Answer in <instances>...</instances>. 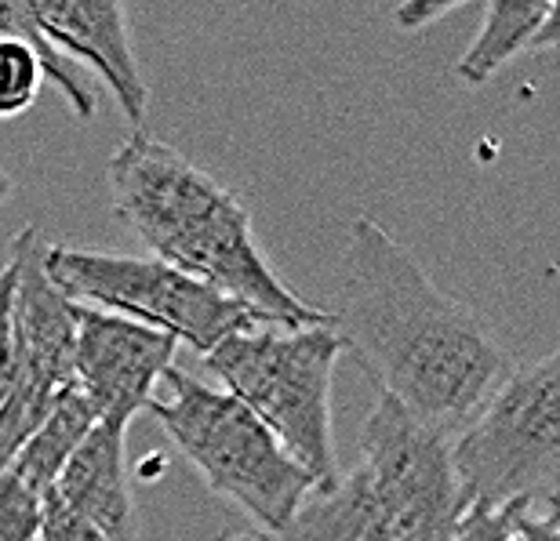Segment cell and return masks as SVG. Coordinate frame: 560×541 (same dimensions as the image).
Masks as SVG:
<instances>
[{
    "mask_svg": "<svg viewBox=\"0 0 560 541\" xmlns=\"http://www.w3.org/2000/svg\"><path fill=\"white\" fill-rule=\"evenodd\" d=\"M335 331L383 397L455 439L510 375L474 309L444 295L372 215L346 230Z\"/></svg>",
    "mask_w": 560,
    "mask_h": 541,
    "instance_id": "cell-1",
    "label": "cell"
},
{
    "mask_svg": "<svg viewBox=\"0 0 560 541\" xmlns=\"http://www.w3.org/2000/svg\"><path fill=\"white\" fill-rule=\"evenodd\" d=\"M106 186L114 219L153 258L262 313L277 327H335L331 313L302 302L273 273L241 197L175 145L145 131L131 134L106 161Z\"/></svg>",
    "mask_w": 560,
    "mask_h": 541,
    "instance_id": "cell-2",
    "label": "cell"
},
{
    "mask_svg": "<svg viewBox=\"0 0 560 541\" xmlns=\"http://www.w3.org/2000/svg\"><path fill=\"white\" fill-rule=\"evenodd\" d=\"M161 386L164 392L150 403L153 422L215 498L230 502L277 538L302 498L317 487L310 472L226 389L208 386L178 364Z\"/></svg>",
    "mask_w": 560,
    "mask_h": 541,
    "instance_id": "cell-3",
    "label": "cell"
},
{
    "mask_svg": "<svg viewBox=\"0 0 560 541\" xmlns=\"http://www.w3.org/2000/svg\"><path fill=\"white\" fill-rule=\"evenodd\" d=\"M346 353L335 327H252L205 356L222 389L241 400L317 487L339 480L331 444V378Z\"/></svg>",
    "mask_w": 560,
    "mask_h": 541,
    "instance_id": "cell-4",
    "label": "cell"
},
{
    "mask_svg": "<svg viewBox=\"0 0 560 541\" xmlns=\"http://www.w3.org/2000/svg\"><path fill=\"white\" fill-rule=\"evenodd\" d=\"M452 461L466 505L502 509L560 494V345L510 371L452 439Z\"/></svg>",
    "mask_w": 560,
    "mask_h": 541,
    "instance_id": "cell-5",
    "label": "cell"
},
{
    "mask_svg": "<svg viewBox=\"0 0 560 541\" xmlns=\"http://www.w3.org/2000/svg\"><path fill=\"white\" fill-rule=\"evenodd\" d=\"M44 273L77 306L153 327L178 345L197 349L200 356H208L230 334L270 324L262 313L219 295L215 287L153 255H109L48 244Z\"/></svg>",
    "mask_w": 560,
    "mask_h": 541,
    "instance_id": "cell-6",
    "label": "cell"
},
{
    "mask_svg": "<svg viewBox=\"0 0 560 541\" xmlns=\"http://www.w3.org/2000/svg\"><path fill=\"white\" fill-rule=\"evenodd\" d=\"M397 541H455L466 513L452 439L378 397L361 425V466Z\"/></svg>",
    "mask_w": 560,
    "mask_h": 541,
    "instance_id": "cell-7",
    "label": "cell"
},
{
    "mask_svg": "<svg viewBox=\"0 0 560 541\" xmlns=\"http://www.w3.org/2000/svg\"><path fill=\"white\" fill-rule=\"evenodd\" d=\"M73 381L103 425L128 430L131 419L150 411L156 386L175 367L178 342L153 327L77 306Z\"/></svg>",
    "mask_w": 560,
    "mask_h": 541,
    "instance_id": "cell-8",
    "label": "cell"
},
{
    "mask_svg": "<svg viewBox=\"0 0 560 541\" xmlns=\"http://www.w3.org/2000/svg\"><path fill=\"white\" fill-rule=\"evenodd\" d=\"M44 247L37 225L11 240V338H15L19 378L44 392L73 386L77 302H70L44 273Z\"/></svg>",
    "mask_w": 560,
    "mask_h": 541,
    "instance_id": "cell-9",
    "label": "cell"
},
{
    "mask_svg": "<svg viewBox=\"0 0 560 541\" xmlns=\"http://www.w3.org/2000/svg\"><path fill=\"white\" fill-rule=\"evenodd\" d=\"M30 11L51 51L103 77L120 117L142 134L150 92L131 48L128 8L120 0H30Z\"/></svg>",
    "mask_w": 560,
    "mask_h": 541,
    "instance_id": "cell-10",
    "label": "cell"
},
{
    "mask_svg": "<svg viewBox=\"0 0 560 541\" xmlns=\"http://www.w3.org/2000/svg\"><path fill=\"white\" fill-rule=\"evenodd\" d=\"M128 430L98 422L55 480V498L84 516L106 541H139V513L128 487Z\"/></svg>",
    "mask_w": 560,
    "mask_h": 541,
    "instance_id": "cell-11",
    "label": "cell"
},
{
    "mask_svg": "<svg viewBox=\"0 0 560 541\" xmlns=\"http://www.w3.org/2000/svg\"><path fill=\"white\" fill-rule=\"evenodd\" d=\"M273 541H397V534L389 531L364 472L353 469L331 487H313Z\"/></svg>",
    "mask_w": 560,
    "mask_h": 541,
    "instance_id": "cell-12",
    "label": "cell"
},
{
    "mask_svg": "<svg viewBox=\"0 0 560 541\" xmlns=\"http://www.w3.org/2000/svg\"><path fill=\"white\" fill-rule=\"evenodd\" d=\"M98 425L92 403L81 389L66 386L59 397L51 400L48 414H44V422L33 430V436L22 444V450L11 461V472L26 483L33 494H48L55 487V480L62 477L66 461L77 455V447L84 444L88 433H92Z\"/></svg>",
    "mask_w": 560,
    "mask_h": 541,
    "instance_id": "cell-13",
    "label": "cell"
},
{
    "mask_svg": "<svg viewBox=\"0 0 560 541\" xmlns=\"http://www.w3.org/2000/svg\"><path fill=\"white\" fill-rule=\"evenodd\" d=\"M550 0H488L485 22H480L474 44L455 62V77L469 87H480L495 77L502 66L532 48Z\"/></svg>",
    "mask_w": 560,
    "mask_h": 541,
    "instance_id": "cell-14",
    "label": "cell"
},
{
    "mask_svg": "<svg viewBox=\"0 0 560 541\" xmlns=\"http://www.w3.org/2000/svg\"><path fill=\"white\" fill-rule=\"evenodd\" d=\"M44 81H51L59 87V95L70 103V109L81 120L95 117V98L92 92H81L77 84L62 81L51 70L48 59L26 40H0V120H15L22 117L33 103H37Z\"/></svg>",
    "mask_w": 560,
    "mask_h": 541,
    "instance_id": "cell-15",
    "label": "cell"
},
{
    "mask_svg": "<svg viewBox=\"0 0 560 541\" xmlns=\"http://www.w3.org/2000/svg\"><path fill=\"white\" fill-rule=\"evenodd\" d=\"M40 505V494H33L15 472H0V541H37Z\"/></svg>",
    "mask_w": 560,
    "mask_h": 541,
    "instance_id": "cell-16",
    "label": "cell"
},
{
    "mask_svg": "<svg viewBox=\"0 0 560 541\" xmlns=\"http://www.w3.org/2000/svg\"><path fill=\"white\" fill-rule=\"evenodd\" d=\"M0 40H26V44H33V48L48 59L51 70L62 77V81H70V84L81 87V92H88L73 66L66 62L62 55H55L51 44L40 37L37 22H33V11H30V0H0Z\"/></svg>",
    "mask_w": 560,
    "mask_h": 541,
    "instance_id": "cell-17",
    "label": "cell"
},
{
    "mask_svg": "<svg viewBox=\"0 0 560 541\" xmlns=\"http://www.w3.org/2000/svg\"><path fill=\"white\" fill-rule=\"evenodd\" d=\"M37 541H106L103 531H95L84 516H77L73 509L55 498V491L44 494L40 505V534Z\"/></svg>",
    "mask_w": 560,
    "mask_h": 541,
    "instance_id": "cell-18",
    "label": "cell"
},
{
    "mask_svg": "<svg viewBox=\"0 0 560 541\" xmlns=\"http://www.w3.org/2000/svg\"><path fill=\"white\" fill-rule=\"evenodd\" d=\"M502 509L517 541H560V513L550 502H513Z\"/></svg>",
    "mask_w": 560,
    "mask_h": 541,
    "instance_id": "cell-19",
    "label": "cell"
},
{
    "mask_svg": "<svg viewBox=\"0 0 560 541\" xmlns=\"http://www.w3.org/2000/svg\"><path fill=\"white\" fill-rule=\"evenodd\" d=\"M19 381L15 338H11V266L0 269V408Z\"/></svg>",
    "mask_w": 560,
    "mask_h": 541,
    "instance_id": "cell-20",
    "label": "cell"
},
{
    "mask_svg": "<svg viewBox=\"0 0 560 541\" xmlns=\"http://www.w3.org/2000/svg\"><path fill=\"white\" fill-rule=\"evenodd\" d=\"M455 541H517V534H513L506 509H491V505H466L463 520H458Z\"/></svg>",
    "mask_w": 560,
    "mask_h": 541,
    "instance_id": "cell-21",
    "label": "cell"
},
{
    "mask_svg": "<svg viewBox=\"0 0 560 541\" xmlns=\"http://www.w3.org/2000/svg\"><path fill=\"white\" fill-rule=\"evenodd\" d=\"M458 4H447V0H408V4H400L394 11V22L405 33H416V30H425L433 26L436 19L452 15Z\"/></svg>",
    "mask_w": 560,
    "mask_h": 541,
    "instance_id": "cell-22",
    "label": "cell"
},
{
    "mask_svg": "<svg viewBox=\"0 0 560 541\" xmlns=\"http://www.w3.org/2000/svg\"><path fill=\"white\" fill-rule=\"evenodd\" d=\"M532 48H560V0H553L546 11L539 33L532 37Z\"/></svg>",
    "mask_w": 560,
    "mask_h": 541,
    "instance_id": "cell-23",
    "label": "cell"
},
{
    "mask_svg": "<svg viewBox=\"0 0 560 541\" xmlns=\"http://www.w3.org/2000/svg\"><path fill=\"white\" fill-rule=\"evenodd\" d=\"M11 189H15V183H11V175L4 172V164H0V204L11 197Z\"/></svg>",
    "mask_w": 560,
    "mask_h": 541,
    "instance_id": "cell-24",
    "label": "cell"
},
{
    "mask_svg": "<svg viewBox=\"0 0 560 541\" xmlns=\"http://www.w3.org/2000/svg\"><path fill=\"white\" fill-rule=\"evenodd\" d=\"M226 541H273V534H262V531H241V534H233Z\"/></svg>",
    "mask_w": 560,
    "mask_h": 541,
    "instance_id": "cell-25",
    "label": "cell"
},
{
    "mask_svg": "<svg viewBox=\"0 0 560 541\" xmlns=\"http://www.w3.org/2000/svg\"><path fill=\"white\" fill-rule=\"evenodd\" d=\"M542 502H550V505H553V509L560 513V494H553V498H542Z\"/></svg>",
    "mask_w": 560,
    "mask_h": 541,
    "instance_id": "cell-26",
    "label": "cell"
}]
</instances>
